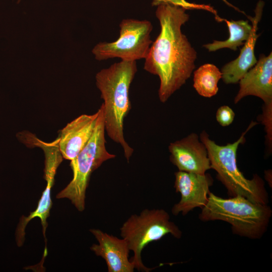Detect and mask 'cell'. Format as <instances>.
I'll use <instances>...</instances> for the list:
<instances>
[{
	"mask_svg": "<svg viewBox=\"0 0 272 272\" xmlns=\"http://www.w3.org/2000/svg\"><path fill=\"white\" fill-rule=\"evenodd\" d=\"M120 235L130 250L133 252L131 261L139 271L148 272L151 268L143 264L141 254L150 243L158 241L167 234L180 238L182 232L170 220L168 213L163 209H145L139 215H132L120 228Z\"/></svg>",
	"mask_w": 272,
	"mask_h": 272,
	"instance_id": "cell-6",
	"label": "cell"
},
{
	"mask_svg": "<svg viewBox=\"0 0 272 272\" xmlns=\"http://www.w3.org/2000/svg\"><path fill=\"white\" fill-rule=\"evenodd\" d=\"M272 103L264 104L262 108V113L260 116V120L265 126L266 132V142L268 146H271L272 140Z\"/></svg>",
	"mask_w": 272,
	"mask_h": 272,
	"instance_id": "cell-16",
	"label": "cell"
},
{
	"mask_svg": "<svg viewBox=\"0 0 272 272\" xmlns=\"http://www.w3.org/2000/svg\"><path fill=\"white\" fill-rule=\"evenodd\" d=\"M227 25L229 32V37L225 41L214 40L203 45L210 52L227 48L236 51L237 47L244 45L249 38L251 30L252 25L248 21H228L224 20Z\"/></svg>",
	"mask_w": 272,
	"mask_h": 272,
	"instance_id": "cell-14",
	"label": "cell"
},
{
	"mask_svg": "<svg viewBox=\"0 0 272 272\" xmlns=\"http://www.w3.org/2000/svg\"><path fill=\"white\" fill-rule=\"evenodd\" d=\"M174 187L181 194L180 201L174 205L172 213L187 215L195 208L202 209L207 203L213 179L209 174L178 171L175 173Z\"/></svg>",
	"mask_w": 272,
	"mask_h": 272,
	"instance_id": "cell-8",
	"label": "cell"
},
{
	"mask_svg": "<svg viewBox=\"0 0 272 272\" xmlns=\"http://www.w3.org/2000/svg\"><path fill=\"white\" fill-rule=\"evenodd\" d=\"M262 5L257 6L255 16L251 18L252 30L250 35L244 44L240 54L235 59L225 64L221 70L222 79L226 84H236L244 75L257 62L254 54V48L259 35L257 30L262 11Z\"/></svg>",
	"mask_w": 272,
	"mask_h": 272,
	"instance_id": "cell-13",
	"label": "cell"
},
{
	"mask_svg": "<svg viewBox=\"0 0 272 272\" xmlns=\"http://www.w3.org/2000/svg\"><path fill=\"white\" fill-rule=\"evenodd\" d=\"M256 124L251 121L236 141L224 146L217 144L205 131L201 132L200 140L207 148L212 169L217 172V178L225 186L229 196L240 195L265 205L268 196L263 180L256 174L251 179H247L239 169L236 160L239 146L245 142V134Z\"/></svg>",
	"mask_w": 272,
	"mask_h": 272,
	"instance_id": "cell-3",
	"label": "cell"
},
{
	"mask_svg": "<svg viewBox=\"0 0 272 272\" xmlns=\"http://www.w3.org/2000/svg\"><path fill=\"white\" fill-rule=\"evenodd\" d=\"M240 88L234 101L236 104L251 95L260 98L264 104L272 103V53L261 54L256 63L240 80Z\"/></svg>",
	"mask_w": 272,
	"mask_h": 272,
	"instance_id": "cell-10",
	"label": "cell"
},
{
	"mask_svg": "<svg viewBox=\"0 0 272 272\" xmlns=\"http://www.w3.org/2000/svg\"><path fill=\"white\" fill-rule=\"evenodd\" d=\"M155 6L161 30L144 59V69L159 77L158 96L165 103L190 78L197 53L181 31L189 19L187 8L166 2Z\"/></svg>",
	"mask_w": 272,
	"mask_h": 272,
	"instance_id": "cell-1",
	"label": "cell"
},
{
	"mask_svg": "<svg viewBox=\"0 0 272 272\" xmlns=\"http://www.w3.org/2000/svg\"><path fill=\"white\" fill-rule=\"evenodd\" d=\"M99 110L93 114H82L68 123L60 131L59 147L63 158L74 160L92 137Z\"/></svg>",
	"mask_w": 272,
	"mask_h": 272,
	"instance_id": "cell-11",
	"label": "cell"
},
{
	"mask_svg": "<svg viewBox=\"0 0 272 272\" xmlns=\"http://www.w3.org/2000/svg\"><path fill=\"white\" fill-rule=\"evenodd\" d=\"M21 0H18V3H19L21 2Z\"/></svg>",
	"mask_w": 272,
	"mask_h": 272,
	"instance_id": "cell-18",
	"label": "cell"
},
{
	"mask_svg": "<svg viewBox=\"0 0 272 272\" xmlns=\"http://www.w3.org/2000/svg\"><path fill=\"white\" fill-rule=\"evenodd\" d=\"M135 61L121 60L98 72L96 85L103 100L105 129L108 137L122 147L127 162L133 152L123 134L125 117L131 109L129 92L137 72Z\"/></svg>",
	"mask_w": 272,
	"mask_h": 272,
	"instance_id": "cell-2",
	"label": "cell"
},
{
	"mask_svg": "<svg viewBox=\"0 0 272 272\" xmlns=\"http://www.w3.org/2000/svg\"><path fill=\"white\" fill-rule=\"evenodd\" d=\"M222 73L214 64L206 63L193 73V87L199 95L210 98L216 95Z\"/></svg>",
	"mask_w": 272,
	"mask_h": 272,
	"instance_id": "cell-15",
	"label": "cell"
},
{
	"mask_svg": "<svg viewBox=\"0 0 272 272\" xmlns=\"http://www.w3.org/2000/svg\"><path fill=\"white\" fill-rule=\"evenodd\" d=\"M98 244L90 249L106 261L108 272H133V263L128 260L129 249L126 241L103 232L99 229H90Z\"/></svg>",
	"mask_w": 272,
	"mask_h": 272,
	"instance_id": "cell-12",
	"label": "cell"
},
{
	"mask_svg": "<svg viewBox=\"0 0 272 272\" xmlns=\"http://www.w3.org/2000/svg\"><path fill=\"white\" fill-rule=\"evenodd\" d=\"M99 115L93 133L87 144L70 166L73 177L66 187L56 195V198H67L80 212L85 210L86 191L92 172L104 162L116 156L106 148L103 108L98 109Z\"/></svg>",
	"mask_w": 272,
	"mask_h": 272,
	"instance_id": "cell-5",
	"label": "cell"
},
{
	"mask_svg": "<svg viewBox=\"0 0 272 272\" xmlns=\"http://www.w3.org/2000/svg\"><path fill=\"white\" fill-rule=\"evenodd\" d=\"M271 215L267 204L255 202L240 195L224 198L210 192L199 219L203 222H227L232 226L233 234L257 239L266 232Z\"/></svg>",
	"mask_w": 272,
	"mask_h": 272,
	"instance_id": "cell-4",
	"label": "cell"
},
{
	"mask_svg": "<svg viewBox=\"0 0 272 272\" xmlns=\"http://www.w3.org/2000/svg\"><path fill=\"white\" fill-rule=\"evenodd\" d=\"M119 36L114 41L100 42L92 49L99 61L118 58L121 60L137 61L145 59L153 43L151 22L132 18L123 19L119 25Z\"/></svg>",
	"mask_w": 272,
	"mask_h": 272,
	"instance_id": "cell-7",
	"label": "cell"
},
{
	"mask_svg": "<svg viewBox=\"0 0 272 272\" xmlns=\"http://www.w3.org/2000/svg\"><path fill=\"white\" fill-rule=\"evenodd\" d=\"M168 149L179 171L204 174L212 169L207 148L195 133L171 143Z\"/></svg>",
	"mask_w": 272,
	"mask_h": 272,
	"instance_id": "cell-9",
	"label": "cell"
},
{
	"mask_svg": "<svg viewBox=\"0 0 272 272\" xmlns=\"http://www.w3.org/2000/svg\"><path fill=\"white\" fill-rule=\"evenodd\" d=\"M234 117V112L230 107L226 105L219 107L216 113V119L223 126H227L231 124Z\"/></svg>",
	"mask_w": 272,
	"mask_h": 272,
	"instance_id": "cell-17",
	"label": "cell"
}]
</instances>
